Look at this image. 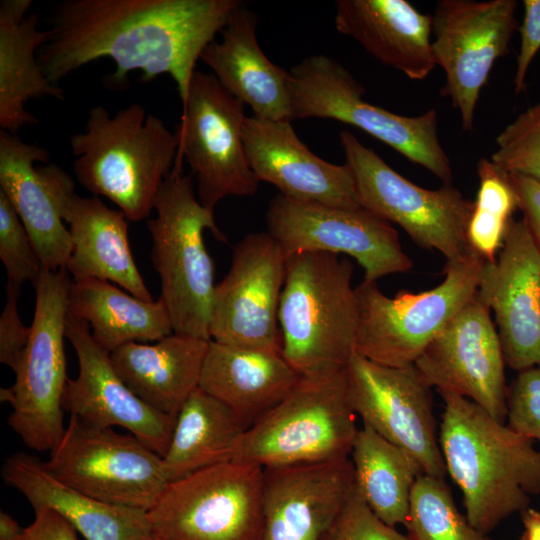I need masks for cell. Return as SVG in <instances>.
I'll return each mask as SVG.
<instances>
[{"instance_id":"1","label":"cell","mask_w":540,"mask_h":540,"mask_svg":"<svg viewBox=\"0 0 540 540\" xmlns=\"http://www.w3.org/2000/svg\"><path fill=\"white\" fill-rule=\"evenodd\" d=\"M239 0H66L52 16L38 60L57 84L82 66L110 58L114 84L132 71L149 82L168 74L185 103L195 65Z\"/></svg>"},{"instance_id":"2","label":"cell","mask_w":540,"mask_h":540,"mask_svg":"<svg viewBox=\"0 0 540 540\" xmlns=\"http://www.w3.org/2000/svg\"><path fill=\"white\" fill-rule=\"evenodd\" d=\"M441 396L438 437L446 472L462 493L469 523L487 535L540 493V451L471 400Z\"/></svg>"},{"instance_id":"3","label":"cell","mask_w":540,"mask_h":540,"mask_svg":"<svg viewBox=\"0 0 540 540\" xmlns=\"http://www.w3.org/2000/svg\"><path fill=\"white\" fill-rule=\"evenodd\" d=\"M70 144L77 181L133 222L150 215L178 153L176 134L140 104L113 116L101 105L90 108L84 130Z\"/></svg>"},{"instance_id":"4","label":"cell","mask_w":540,"mask_h":540,"mask_svg":"<svg viewBox=\"0 0 540 540\" xmlns=\"http://www.w3.org/2000/svg\"><path fill=\"white\" fill-rule=\"evenodd\" d=\"M354 266L324 252L287 257L279 301L281 351L301 377L343 371L356 352Z\"/></svg>"},{"instance_id":"5","label":"cell","mask_w":540,"mask_h":540,"mask_svg":"<svg viewBox=\"0 0 540 540\" xmlns=\"http://www.w3.org/2000/svg\"><path fill=\"white\" fill-rule=\"evenodd\" d=\"M156 216L147 220L152 238L151 259L161 281L173 332L205 340L210 338L214 264L204 243L210 230L220 241L225 235L215 223L214 211L195 196L192 176L182 174L176 160L156 195Z\"/></svg>"},{"instance_id":"6","label":"cell","mask_w":540,"mask_h":540,"mask_svg":"<svg viewBox=\"0 0 540 540\" xmlns=\"http://www.w3.org/2000/svg\"><path fill=\"white\" fill-rule=\"evenodd\" d=\"M345 369L301 377L296 386L244 432L232 457L263 469L350 457L358 432Z\"/></svg>"},{"instance_id":"7","label":"cell","mask_w":540,"mask_h":540,"mask_svg":"<svg viewBox=\"0 0 540 540\" xmlns=\"http://www.w3.org/2000/svg\"><path fill=\"white\" fill-rule=\"evenodd\" d=\"M472 249L446 261L444 279L434 288L386 296L376 282L355 287L358 325L355 350L381 365L415 364L433 339L477 292L486 264Z\"/></svg>"},{"instance_id":"8","label":"cell","mask_w":540,"mask_h":540,"mask_svg":"<svg viewBox=\"0 0 540 540\" xmlns=\"http://www.w3.org/2000/svg\"><path fill=\"white\" fill-rule=\"evenodd\" d=\"M293 119L324 118L355 126L451 184V162L438 136V115L429 109L404 116L370 104L365 90L339 62L309 56L289 70Z\"/></svg>"},{"instance_id":"9","label":"cell","mask_w":540,"mask_h":540,"mask_svg":"<svg viewBox=\"0 0 540 540\" xmlns=\"http://www.w3.org/2000/svg\"><path fill=\"white\" fill-rule=\"evenodd\" d=\"M71 280L65 268L40 273L34 283L29 342L14 370V385L0 391L1 401L12 407L9 426L26 446L39 452L52 451L66 428L62 396L69 379L64 338Z\"/></svg>"},{"instance_id":"10","label":"cell","mask_w":540,"mask_h":540,"mask_svg":"<svg viewBox=\"0 0 540 540\" xmlns=\"http://www.w3.org/2000/svg\"><path fill=\"white\" fill-rule=\"evenodd\" d=\"M264 469L238 461L171 481L148 511L153 540H261Z\"/></svg>"},{"instance_id":"11","label":"cell","mask_w":540,"mask_h":540,"mask_svg":"<svg viewBox=\"0 0 540 540\" xmlns=\"http://www.w3.org/2000/svg\"><path fill=\"white\" fill-rule=\"evenodd\" d=\"M340 143L363 208L399 225L417 245L439 251L446 261L471 251L467 227L473 202L458 189L443 184L432 190L412 183L349 131L340 132Z\"/></svg>"},{"instance_id":"12","label":"cell","mask_w":540,"mask_h":540,"mask_svg":"<svg viewBox=\"0 0 540 540\" xmlns=\"http://www.w3.org/2000/svg\"><path fill=\"white\" fill-rule=\"evenodd\" d=\"M45 465L60 481L90 497L146 512L169 483L162 456L138 438L76 416H70Z\"/></svg>"},{"instance_id":"13","label":"cell","mask_w":540,"mask_h":540,"mask_svg":"<svg viewBox=\"0 0 540 540\" xmlns=\"http://www.w3.org/2000/svg\"><path fill=\"white\" fill-rule=\"evenodd\" d=\"M244 104L213 74L195 71L175 132L178 159L197 181L199 202L213 210L227 196H251L259 181L245 151Z\"/></svg>"},{"instance_id":"14","label":"cell","mask_w":540,"mask_h":540,"mask_svg":"<svg viewBox=\"0 0 540 540\" xmlns=\"http://www.w3.org/2000/svg\"><path fill=\"white\" fill-rule=\"evenodd\" d=\"M266 226L286 257L302 252L346 254L360 264L367 282L413 266L391 223L363 207H331L278 194L270 201Z\"/></svg>"},{"instance_id":"15","label":"cell","mask_w":540,"mask_h":540,"mask_svg":"<svg viewBox=\"0 0 540 540\" xmlns=\"http://www.w3.org/2000/svg\"><path fill=\"white\" fill-rule=\"evenodd\" d=\"M345 377L350 404L363 425L413 456L424 474L445 479L432 387L416 365L385 366L355 352Z\"/></svg>"},{"instance_id":"16","label":"cell","mask_w":540,"mask_h":540,"mask_svg":"<svg viewBox=\"0 0 540 540\" xmlns=\"http://www.w3.org/2000/svg\"><path fill=\"white\" fill-rule=\"evenodd\" d=\"M515 0H440L431 16L432 50L446 78L442 90L472 131L482 88L508 52L518 22Z\"/></svg>"},{"instance_id":"17","label":"cell","mask_w":540,"mask_h":540,"mask_svg":"<svg viewBox=\"0 0 540 540\" xmlns=\"http://www.w3.org/2000/svg\"><path fill=\"white\" fill-rule=\"evenodd\" d=\"M286 260L267 231L247 234L236 244L230 269L213 294L212 341L281 350L277 325Z\"/></svg>"},{"instance_id":"18","label":"cell","mask_w":540,"mask_h":540,"mask_svg":"<svg viewBox=\"0 0 540 540\" xmlns=\"http://www.w3.org/2000/svg\"><path fill=\"white\" fill-rule=\"evenodd\" d=\"M415 365L440 394L464 397L506 422V363L491 310L478 290Z\"/></svg>"},{"instance_id":"19","label":"cell","mask_w":540,"mask_h":540,"mask_svg":"<svg viewBox=\"0 0 540 540\" xmlns=\"http://www.w3.org/2000/svg\"><path fill=\"white\" fill-rule=\"evenodd\" d=\"M66 338L77 355L79 372L67 381L63 410L94 426L124 428L163 457L176 417L153 409L130 390L85 321L68 314Z\"/></svg>"},{"instance_id":"20","label":"cell","mask_w":540,"mask_h":540,"mask_svg":"<svg viewBox=\"0 0 540 540\" xmlns=\"http://www.w3.org/2000/svg\"><path fill=\"white\" fill-rule=\"evenodd\" d=\"M478 292L494 312L506 365L518 372L540 366V250L523 219L510 221Z\"/></svg>"},{"instance_id":"21","label":"cell","mask_w":540,"mask_h":540,"mask_svg":"<svg viewBox=\"0 0 540 540\" xmlns=\"http://www.w3.org/2000/svg\"><path fill=\"white\" fill-rule=\"evenodd\" d=\"M243 140L258 181L274 185L281 195L331 207H362L347 164H333L312 153L296 135L291 121L247 116Z\"/></svg>"},{"instance_id":"22","label":"cell","mask_w":540,"mask_h":540,"mask_svg":"<svg viewBox=\"0 0 540 540\" xmlns=\"http://www.w3.org/2000/svg\"><path fill=\"white\" fill-rule=\"evenodd\" d=\"M354 488L350 457L265 468L261 540H324Z\"/></svg>"},{"instance_id":"23","label":"cell","mask_w":540,"mask_h":540,"mask_svg":"<svg viewBox=\"0 0 540 540\" xmlns=\"http://www.w3.org/2000/svg\"><path fill=\"white\" fill-rule=\"evenodd\" d=\"M56 201L69 226L72 253L66 270L73 280L100 279L115 283L144 301H153L135 264L129 239V220L107 207L99 197L75 193L67 172L49 163Z\"/></svg>"},{"instance_id":"24","label":"cell","mask_w":540,"mask_h":540,"mask_svg":"<svg viewBox=\"0 0 540 540\" xmlns=\"http://www.w3.org/2000/svg\"><path fill=\"white\" fill-rule=\"evenodd\" d=\"M49 158L44 147L0 131V191L26 228L44 269L57 271L66 268L72 240L55 198Z\"/></svg>"},{"instance_id":"25","label":"cell","mask_w":540,"mask_h":540,"mask_svg":"<svg viewBox=\"0 0 540 540\" xmlns=\"http://www.w3.org/2000/svg\"><path fill=\"white\" fill-rule=\"evenodd\" d=\"M257 17L238 6L221 31V40L212 41L200 59L219 83L255 116L292 121L289 71L272 63L259 47Z\"/></svg>"},{"instance_id":"26","label":"cell","mask_w":540,"mask_h":540,"mask_svg":"<svg viewBox=\"0 0 540 540\" xmlns=\"http://www.w3.org/2000/svg\"><path fill=\"white\" fill-rule=\"evenodd\" d=\"M335 26L381 63L412 80L436 66L431 16L406 0H338Z\"/></svg>"},{"instance_id":"27","label":"cell","mask_w":540,"mask_h":540,"mask_svg":"<svg viewBox=\"0 0 540 540\" xmlns=\"http://www.w3.org/2000/svg\"><path fill=\"white\" fill-rule=\"evenodd\" d=\"M2 476L33 509H52L86 540H153L148 512L90 497L56 478L37 457L10 455Z\"/></svg>"},{"instance_id":"28","label":"cell","mask_w":540,"mask_h":540,"mask_svg":"<svg viewBox=\"0 0 540 540\" xmlns=\"http://www.w3.org/2000/svg\"><path fill=\"white\" fill-rule=\"evenodd\" d=\"M300 379L281 350L239 347L211 340L199 388L229 407L249 428Z\"/></svg>"},{"instance_id":"29","label":"cell","mask_w":540,"mask_h":540,"mask_svg":"<svg viewBox=\"0 0 540 540\" xmlns=\"http://www.w3.org/2000/svg\"><path fill=\"white\" fill-rule=\"evenodd\" d=\"M210 341L173 332L154 344L126 343L110 357L136 396L153 409L177 417L199 388Z\"/></svg>"},{"instance_id":"30","label":"cell","mask_w":540,"mask_h":540,"mask_svg":"<svg viewBox=\"0 0 540 540\" xmlns=\"http://www.w3.org/2000/svg\"><path fill=\"white\" fill-rule=\"evenodd\" d=\"M32 0L0 2V126L15 134L38 123L25 109L29 100L64 99V90L45 75L36 53L49 38L38 28V14H28Z\"/></svg>"},{"instance_id":"31","label":"cell","mask_w":540,"mask_h":540,"mask_svg":"<svg viewBox=\"0 0 540 540\" xmlns=\"http://www.w3.org/2000/svg\"><path fill=\"white\" fill-rule=\"evenodd\" d=\"M68 314L85 321L95 342L111 353L130 342H156L173 333L163 300L144 301L109 281L71 280Z\"/></svg>"},{"instance_id":"32","label":"cell","mask_w":540,"mask_h":540,"mask_svg":"<svg viewBox=\"0 0 540 540\" xmlns=\"http://www.w3.org/2000/svg\"><path fill=\"white\" fill-rule=\"evenodd\" d=\"M246 429L229 407L197 388L179 411L162 457L169 482L231 461Z\"/></svg>"},{"instance_id":"33","label":"cell","mask_w":540,"mask_h":540,"mask_svg":"<svg viewBox=\"0 0 540 540\" xmlns=\"http://www.w3.org/2000/svg\"><path fill=\"white\" fill-rule=\"evenodd\" d=\"M355 487L372 511L392 527L405 525L413 487L422 474L405 450L363 425L350 453Z\"/></svg>"},{"instance_id":"34","label":"cell","mask_w":540,"mask_h":540,"mask_svg":"<svg viewBox=\"0 0 540 540\" xmlns=\"http://www.w3.org/2000/svg\"><path fill=\"white\" fill-rule=\"evenodd\" d=\"M477 172L479 188L468 222L467 240L474 252L487 262H494L517 208V199L507 173L490 159L481 158Z\"/></svg>"},{"instance_id":"35","label":"cell","mask_w":540,"mask_h":540,"mask_svg":"<svg viewBox=\"0 0 540 540\" xmlns=\"http://www.w3.org/2000/svg\"><path fill=\"white\" fill-rule=\"evenodd\" d=\"M404 526L412 540H491L460 513L444 479L427 474L413 487Z\"/></svg>"},{"instance_id":"36","label":"cell","mask_w":540,"mask_h":540,"mask_svg":"<svg viewBox=\"0 0 540 540\" xmlns=\"http://www.w3.org/2000/svg\"><path fill=\"white\" fill-rule=\"evenodd\" d=\"M490 160L506 173L540 184V102L519 114L496 137Z\"/></svg>"},{"instance_id":"37","label":"cell","mask_w":540,"mask_h":540,"mask_svg":"<svg viewBox=\"0 0 540 540\" xmlns=\"http://www.w3.org/2000/svg\"><path fill=\"white\" fill-rule=\"evenodd\" d=\"M0 259L7 274V283L22 286L33 284L44 269L31 238L14 207L0 191Z\"/></svg>"},{"instance_id":"38","label":"cell","mask_w":540,"mask_h":540,"mask_svg":"<svg viewBox=\"0 0 540 540\" xmlns=\"http://www.w3.org/2000/svg\"><path fill=\"white\" fill-rule=\"evenodd\" d=\"M324 540H412L380 519L356 487L330 526Z\"/></svg>"},{"instance_id":"39","label":"cell","mask_w":540,"mask_h":540,"mask_svg":"<svg viewBox=\"0 0 540 540\" xmlns=\"http://www.w3.org/2000/svg\"><path fill=\"white\" fill-rule=\"evenodd\" d=\"M506 425L540 443V366L519 371L507 388Z\"/></svg>"},{"instance_id":"40","label":"cell","mask_w":540,"mask_h":540,"mask_svg":"<svg viewBox=\"0 0 540 540\" xmlns=\"http://www.w3.org/2000/svg\"><path fill=\"white\" fill-rule=\"evenodd\" d=\"M6 302L0 316V362L13 371L17 368L30 339L31 326L19 316L21 287L7 283Z\"/></svg>"},{"instance_id":"41","label":"cell","mask_w":540,"mask_h":540,"mask_svg":"<svg viewBox=\"0 0 540 540\" xmlns=\"http://www.w3.org/2000/svg\"><path fill=\"white\" fill-rule=\"evenodd\" d=\"M524 17L519 28L521 42L514 77L515 92L521 93L535 55L540 50V0H524Z\"/></svg>"},{"instance_id":"42","label":"cell","mask_w":540,"mask_h":540,"mask_svg":"<svg viewBox=\"0 0 540 540\" xmlns=\"http://www.w3.org/2000/svg\"><path fill=\"white\" fill-rule=\"evenodd\" d=\"M515 192L517 207L523 214L536 245L540 250V184L521 174L507 173Z\"/></svg>"},{"instance_id":"43","label":"cell","mask_w":540,"mask_h":540,"mask_svg":"<svg viewBox=\"0 0 540 540\" xmlns=\"http://www.w3.org/2000/svg\"><path fill=\"white\" fill-rule=\"evenodd\" d=\"M34 520L16 540H78L76 530L52 509H34Z\"/></svg>"},{"instance_id":"44","label":"cell","mask_w":540,"mask_h":540,"mask_svg":"<svg viewBox=\"0 0 540 540\" xmlns=\"http://www.w3.org/2000/svg\"><path fill=\"white\" fill-rule=\"evenodd\" d=\"M521 514L524 526L521 540H540V512L528 507Z\"/></svg>"},{"instance_id":"45","label":"cell","mask_w":540,"mask_h":540,"mask_svg":"<svg viewBox=\"0 0 540 540\" xmlns=\"http://www.w3.org/2000/svg\"><path fill=\"white\" fill-rule=\"evenodd\" d=\"M23 528L8 513L0 512V540H16Z\"/></svg>"}]
</instances>
